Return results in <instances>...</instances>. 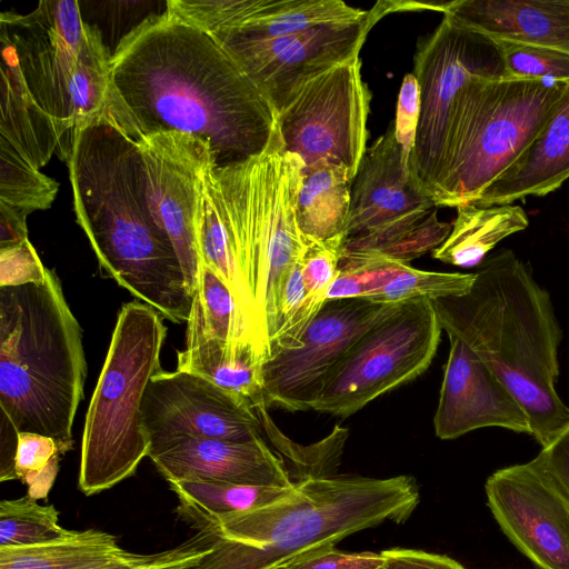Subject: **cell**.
I'll return each instance as SVG.
<instances>
[{"instance_id": "6da1fadb", "label": "cell", "mask_w": 569, "mask_h": 569, "mask_svg": "<svg viewBox=\"0 0 569 569\" xmlns=\"http://www.w3.org/2000/svg\"><path fill=\"white\" fill-rule=\"evenodd\" d=\"M106 108L134 141L169 131L208 141L217 167L260 154L277 126L269 101L223 47L167 10L119 42Z\"/></svg>"}, {"instance_id": "7a4b0ae2", "label": "cell", "mask_w": 569, "mask_h": 569, "mask_svg": "<svg viewBox=\"0 0 569 569\" xmlns=\"http://www.w3.org/2000/svg\"><path fill=\"white\" fill-rule=\"evenodd\" d=\"M78 224L102 271L163 319L187 321L193 296L146 196L137 142L106 111L78 127L64 160Z\"/></svg>"}, {"instance_id": "3957f363", "label": "cell", "mask_w": 569, "mask_h": 569, "mask_svg": "<svg viewBox=\"0 0 569 569\" xmlns=\"http://www.w3.org/2000/svg\"><path fill=\"white\" fill-rule=\"evenodd\" d=\"M448 336L461 340L526 411L530 436L548 446L569 426L556 390L561 329L550 295L528 263L501 249L475 272L468 292L431 300Z\"/></svg>"}, {"instance_id": "277c9868", "label": "cell", "mask_w": 569, "mask_h": 569, "mask_svg": "<svg viewBox=\"0 0 569 569\" xmlns=\"http://www.w3.org/2000/svg\"><path fill=\"white\" fill-rule=\"evenodd\" d=\"M305 164L286 150L278 122L258 156L206 173L223 223L244 298L252 345L264 363L271 356L280 293L307 247L297 217Z\"/></svg>"}, {"instance_id": "5b68a950", "label": "cell", "mask_w": 569, "mask_h": 569, "mask_svg": "<svg viewBox=\"0 0 569 569\" xmlns=\"http://www.w3.org/2000/svg\"><path fill=\"white\" fill-rule=\"evenodd\" d=\"M86 377L82 329L54 270L38 283L0 287V407L17 431L71 450Z\"/></svg>"}, {"instance_id": "8992f818", "label": "cell", "mask_w": 569, "mask_h": 569, "mask_svg": "<svg viewBox=\"0 0 569 569\" xmlns=\"http://www.w3.org/2000/svg\"><path fill=\"white\" fill-rule=\"evenodd\" d=\"M419 500L411 476L332 475L297 481L272 503L210 523L229 541L239 569H278L383 521L402 523Z\"/></svg>"}, {"instance_id": "52a82bcc", "label": "cell", "mask_w": 569, "mask_h": 569, "mask_svg": "<svg viewBox=\"0 0 569 569\" xmlns=\"http://www.w3.org/2000/svg\"><path fill=\"white\" fill-rule=\"evenodd\" d=\"M568 87L503 76L471 80L459 98L431 191L437 207L475 202L536 139Z\"/></svg>"}, {"instance_id": "ba28073f", "label": "cell", "mask_w": 569, "mask_h": 569, "mask_svg": "<svg viewBox=\"0 0 569 569\" xmlns=\"http://www.w3.org/2000/svg\"><path fill=\"white\" fill-rule=\"evenodd\" d=\"M167 337L161 315L139 301L123 303L84 421L79 489L87 496L134 475L149 453L142 400L161 370Z\"/></svg>"}, {"instance_id": "9c48e42d", "label": "cell", "mask_w": 569, "mask_h": 569, "mask_svg": "<svg viewBox=\"0 0 569 569\" xmlns=\"http://www.w3.org/2000/svg\"><path fill=\"white\" fill-rule=\"evenodd\" d=\"M27 88L52 120L66 160L72 132L106 111L111 58L78 1H40L27 14L0 16Z\"/></svg>"}, {"instance_id": "30bf717a", "label": "cell", "mask_w": 569, "mask_h": 569, "mask_svg": "<svg viewBox=\"0 0 569 569\" xmlns=\"http://www.w3.org/2000/svg\"><path fill=\"white\" fill-rule=\"evenodd\" d=\"M441 332L431 300L400 302L350 349L312 410L346 418L416 379L431 365Z\"/></svg>"}, {"instance_id": "8fae6325", "label": "cell", "mask_w": 569, "mask_h": 569, "mask_svg": "<svg viewBox=\"0 0 569 569\" xmlns=\"http://www.w3.org/2000/svg\"><path fill=\"white\" fill-rule=\"evenodd\" d=\"M412 73L419 86L420 112L409 164L431 196L465 87L479 77L503 76V66L495 40L443 14L433 32L418 44Z\"/></svg>"}, {"instance_id": "7c38bea8", "label": "cell", "mask_w": 569, "mask_h": 569, "mask_svg": "<svg viewBox=\"0 0 569 569\" xmlns=\"http://www.w3.org/2000/svg\"><path fill=\"white\" fill-rule=\"evenodd\" d=\"M409 10L408 1H378L366 18L291 34L248 39L214 38L251 79L277 117L317 76L359 57L371 28L385 16Z\"/></svg>"}, {"instance_id": "4fadbf2b", "label": "cell", "mask_w": 569, "mask_h": 569, "mask_svg": "<svg viewBox=\"0 0 569 569\" xmlns=\"http://www.w3.org/2000/svg\"><path fill=\"white\" fill-rule=\"evenodd\" d=\"M370 101L359 57L317 76L277 117L286 150L299 156L303 170L329 162L353 180L367 150Z\"/></svg>"}, {"instance_id": "5bb4252c", "label": "cell", "mask_w": 569, "mask_h": 569, "mask_svg": "<svg viewBox=\"0 0 569 569\" xmlns=\"http://www.w3.org/2000/svg\"><path fill=\"white\" fill-rule=\"evenodd\" d=\"M399 305L365 299L328 300L298 347L279 351L263 363L266 406L292 412L312 410L329 377L350 349Z\"/></svg>"}, {"instance_id": "9a60e30c", "label": "cell", "mask_w": 569, "mask_h": 569, "mask_svg": "<svg viewBox=\"0 0 569 569\" xmlns=\"http://www.w3.org/2000/svg\"><path fill=\"white\" fill-rule=\"evenodd\" d=\"M148 456L182 437L251 441L262 438L254 409L244 400L198 375L160 370L142 400Z\"/></svg>"}, {"instance_id": "2e32d148", "label": "cell", "mask_w": 569, "mask_h": 569, "mask_svg": "<svg viewBox=\"0 0 569 569\" xmlns=\"http://www.w3.org/2000/svg\"><path fill=\"white\" fill-rule=\"evenodd\" d=\"M136 142L142 157L149 208L171 240L193 296L200 266L194 218L204 173L216 164L211 146L176 131L150 134Z\"/></svg>"}, {"instance_id": "e0dca14e", "label": "cell", "mask_w": 569, "mask_h": 569, "mask_svg": "<svg viewBox=\"0 0 569 569\" xmlns=\"http://www.w3.org/2000/svg\"><path fill=\"white\" fill-rule=\"evenodd\" d=\"M487 505L509 540L539 569H569V496L532 459L495 471Z\"/></svg>"}, {"instance_id": "ac0fdd59", "label": "cell", "mask_w": 569, "mask_h": 569, "mask_svg": "<svg viewBox=\"0 0 569 569\" xmlns=\"http://www.w3.org/2000/svg\"><path fill=\"white\" fill-rule=\"evenodd\" d=\"M350 196L345 239L416 222L438 208L413 177L393 122L367 148Z\"/></svg>"}, {"instance_id": "d6986e66", "label": "cell", "mask_w": 569, "mask_h": 569, "mask_svg": "<svg viewBox=\"0 0 569 569\" xmlns=\"http://www.w3.org/2000/svg\"><path fill=\"white\" fill-rule=\"evenodd\" d=\"M449 339L433 418L436 436L450 440L486 427L530 435L529 418L511 391L461 340Z\"/></svg>"}, {"instance_id": "ffe728a7", "label": "cell", "mask_w": 569, "mask_h": 569, "mask_svg": "<svg viewBox=\"0 0 569 569\" xmlns=\"http://www.w3.org/2000/svg\"><path fill=\"white\" fill-rule=\"evenodd\" d=\"M148 457L168 482L208 480L279 488L293 485L283 458L263 438L240 442L182 437Z\"/></svg>"}, {"instance_id": "44dd1931", "label": "cell", "mask_w": 569, "mask_h": 569, "mask_svg": "<svg viewBox=\"0 0 569 569\" xmlns=\"http://www.w3.org/2000/svg\"><path fill=\"white\" fill-rule=\"evenodd\" d=\"M432 10L492 40L569 52V0H455Z\"/></svg>"}, {"instance_id": "7402d4cb", "label": "cell", "mask_w": 569, "mask_h": 569, "mask_svg": "<svg viewBox=\"0 0 569 569\" xmlns=\"http://www.w3.org/2000/svg\"><path fill=\"white\" fill-rule=\"evenodd\" d=\"M569 179V87L551 119L520 154L472 203L511 204L529 196L543 197Z\"/></svg>"}, {"instance_id": "603a6c76", "label": "cell", "mask_w": 569, "mask_h": 569, "mask_svg": "<svg viewBox=\"0 0 569 569\" xmlns=\"http://www.w3.org/2000/svg\"><path fill=\"white\" fill-rule=\"evenodd\" d=\"M0 139L33 167L41 169L61 141L52 120L30 94L14 48L3 31H0Z\"/></svg>"}, {"instance_id": "cb8c5ba5", "label": "cell", "mask_w": 569, "mask_h": 569, "mask_svg": "<svg viewBox=\"0 0 569 569\" xmlns=\"http://www.w3.org/2000/svg\"><path fill=\"white\" fill-rule=\"evenodd\" d=\"M177 370L208 379L244 400L254 411L259 406H266L262 363L248 343L186 336V346L177 353Z\"/></svg>"}, {"instance_id": "d4e9b609", "label": "cell", "mask_w": 569, "mask_h": 569, "mask_svg": "<svg viewBox=\"0 0 569 569\" xmlns=\"http://www.w3.org/2000/svg\"><path fill=\"white\" fill-rule=\"evenodd\" d=\"M528 224L520 206H459L449 236L432 251V258L462 268L478 267L501 240Z\"/></svg>"}, {"instance_id": "484cf974", "label": "cell", "mask_w": 569, "mask_h": 569, "mask_svg": "<svg viewBox=\"0 0 569 569\" xmlns=\"http://www.w3.org/2000/svg\"><path fill=\"white\" fill-rule=\"evenodd\" d=\"M368 13L369 10L350 7L341 0H250L244 20L213 38H274L319 26L358 21Z\"/></svg>"}, {"instance_id": "4316f807", "label": "cell", "mask_w": 569, "mask_h": 569, "mask_svg": "<svg viewBox=\"0 0 569 569\" xmlns=\"http://www.w3.org/2000/svg\"><path fill=\"white\" fill-rule=\"evenodd\" d=\"M351 183L348 170L340 164L319 162L303 170L296 217L305 238L326 241L345 234Z\"/></svg>"}, {"instance_id": "83f0119b", "label": "cell", "mask_w": 569, "mask_h": 569, "mask_svg": "<svg viewBox=\"0 0 569 569\" xmlns=\"http://www.w3.org/2000/svg\"><path fill=\"white\" fill-rule=\"evenodd\" d=\"M169 486L179 499V513L197 529L213 520L272 503L295 488L226 481L180 480Z\"/></svg>"}, {"instance_id": "f1b7e54d", "label": "cell", "mask_w": 569, "mask_h": 569, "mask_svg": "<svg viewBox=\"0 0 569 569\" xmlns=\"http://www.w3.org/2000/svg\"><path fill=\"white\" fill-rule=\"evenodd\" d=\"M106 531H74L61 539L29 547H0V569H87L121 553Z\"/></svg>"}, {"instance_id": "f546056e", "label": "cell", "mask_w": 569, "mask_h": 569, "mask_svg": "<svg viewBox=\"0 0 569 569\" xmlns=\"http://www.w3.org/2000/svg\"><path fill=\"white\" fill-rule=\"evenodd\" d=\"M59 183L0 139V207L27 218L51 207Z\"/></svg>"}, {"instance_id": "4dcf8cb0", "label": "cell", "mask_w": 569, "mask_h": 569, "mask_svg": "<svg viewBox=\"0 0 569 569\" xmlns=\"http://www.w3.org/2000/svg\"><path fill=\"white\" fill-rule=\"evenodd\" d=\"M186 336H203L239 343L233 297L222 279L203 263L199 266Z\"/></svg>"}, {"instance_id": "1f68e13d", "label": "cell", "mask_w": 569, "mask_h": 569, "mask_svg": "<svg viewBox=\"0 0 569 569\" xmlns=\"http://www.w3.org/2000/svg\"><path fill=\"white\" fill-rule=\"evenodd\" d=\"M52 505H39L29 495L0 502V547H29L69 536Z\"/></svg>"}, {"instance_id": "d6a6232c", "label": "cell", "mask_w": 569, "mask_h": 569, "mask_svg": "<svg viewBox=\"0 0 569 569\" xmlns=\"http://www.w3.org/2000/svg\"><path fill=\"white\" fill-rule=\"evenodd\" d=\"M406 264L379 253H342L338 274L326 292L327 301L337 299L371 301Z\"/></svg>"}, {"instance_id": "836d02e7", "label": "cell", "mask_w": 569, "mask_h": 569, "mask_svg": "<svg viewBox=\"0 0 569 569\" xmlns=\"http://www.w3.org/2000/svg\"><path fill=\"white\" fill-rule=\"evenodd\" d=\"M266 406L256 408L262 432L278 451L302 471V480L313 477L332 476L329 470L339 463L345 442L349 436L347 428L336 425L332 432L317 445L301 447L288 439L276 426Z\"/></svg>"}, {"instance_id": "e575fe53", "label": "cell", "mask_w": 569, "mask_h": 569, "mask_svg": "<svg viewBox=\"0 0 569 569\" xmlns=\"http://www.w3.org/2000/svg\"><path fill=\"white\" fill-rule=\"evenodd\" d=\"M220 540L219 528L214 523H207L168 550L149 555L123 550L106 562L87 569H190L210 555Z\"/></svg>"}, {"instance_id": "d590c367", "label": "cell", "mask_w": 569, "mask_h": 569, "mask_svg": "<svg viewBox=\"0 0 569 569\" xmlns=\"http://www.w3.org/2000/svg\"><path fill=\"white\" fill-rule=\"evenodd\" d=\"M473 280L475 272L426 271L406 264L371 302L387 305L459 296L469 291Z\"/></svg>"}, {"instance_id": "8d00e7d4", "label": "cell", "mask_w": 569, "mask_h": 569, "mask_svg": "<svg viewBox=\"0 0 569 569\" xmlns=\"http://www.w3.org/2000/svg\"><path fill=\"white\" fill-rule=\"evenodd\" d=\"M60 456L62 455L53 439L19 432L14 471L17 479L27 485L31 498H47L59 470Z\"/></svg>"}, {"instance_id": "74e56055", "label": "cell", "mask_w": 569, "mask_h": 569, "mask_svg": "<svg viewBox=\"0 0 569 569\" xmlns=\"http://www.w3.org/2000/svg\"><path fill=\"white\" fill-rule=\"evenodd\" d=\"M503 66V77L540 79L569 83V52L497 41Z\"/></svg>"}, {"instance_id": "f35d334b", "label": "cell", "mask_w": 569, "mask_h": 569, "mask_svg": "<svg viewBox=\"0 0 569 569\" xmlns=\"http://www.w3.org/2000/svg\"><path fill=\"white\" fill-rule=\"evenodd\" d=\"M307 240L306 250L300 258L307 297L326 302L327 289L339 271L345 234L326 241Z\"/></svg>"}, {"instance_id": "ab89813d", "label": "cell", "mask_w": 569, "mask_h": 569, "mask_svg": "<svg viewBox=\"0 0 569 569\" xmlns=\"http://www.w3.org/2000/svg\"><path fill=\"white\" fill-rule=\"evenodd\" d=\"M47 271L29 240L0 248V287L38 283L46 279Z\"/></svg>"}, {"instance_id": "60d3db41", "label": "cell", "mask_w": 569, "mask_h": 569, "mask_svg": "<svg viewBox=\"0 0 569 569\" xmlns=\"http://www.w3.org/2000/svg\"><path fill=\"white\" fill-rule=\"evenodd\" d=\"M382 562L381 552H342L329 548L302 556L278 569H378Z\"/></svg>"}, {"instance_id": "b9f144b4", "label": "cell", "mask_w": 569, "mask_h": 569, "mask_svg": "<svg viewBox=\"0 0 569 569\" xmlns=\"http://www.w3.org/2000/svg\"><path fill=\"white\" fill-rule=\"evenodd\" d=\"M420 112V92L415 74L403 77L397 101L393 122L397 140L410 160Z\"/></svg>"}, {"instance_id": "7bdbcfd3", "label": "cell", "mask_w": 569, "mask_h": 569, "mask_svg": "<svg viewBox=\"0 0 569 569\" xmlns=\"http://www.w3.org/2000/svg\"><path fill=\"white\" fill-rule=\"evenodd\" d=\"M381 555L383 562L378 569H466L448 556L423 550L392 548Z\"/></svg>"}, {"instance_id": "ee69618b", "label": "cell", "mask_w": 569, "mask_h": 569, "mask_svg": "<svg viewBox=\"0 0 569 569\" xmlns=\"http://www.w3.org/2000/svg\"><path fill=\"white\" fill-rule=\"evenodd\" d=\"M533 460L569 496V426Z\"/></svg>"}, {"instance_id": "f6af8a7d", "label": "cell", "mask_w": 569, "mask_h": 569, "mask_svg": "<svg viewBox=\"0 0 569 569\" xmlns=\"http://www.w3.org/2000/svg\"><path fill=\"white\" fill-rule=\"evenodd\" d=\"M0 421V481L17 480L14 461L19 432L3 411Z\"/></svg>"}, {"instance_id": "bcb514c9", "label": "cell", "mask_w": 569, "mask_h": 569, "mask_svg": "<svg viewBox=\"0 0 569 569\" xmlns=\"http://www.w3.org/2000/svg\"><path fill=\"white\" fill-rule=\"evenodd\" d=\"M27 240V218L0 207V248L20 244Z\"/></svg>"}]
</instances>
